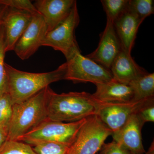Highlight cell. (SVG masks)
Instances as JSON below:
<instances>
[{
  "label": "cell",
  "mask_w": 154,
  "mask_h": 154,
  "mask_svg": "<svg viewBox=\"0 0 154 154\" xmlns=\"http://www.w3.org/2000/svg\"><path fill=\"white\" fill-rule=\"evenodd\" d=\"M8 78V93L13 105L19 104L37 94L49 85L64 80L66 63L56 69L44 73H31L20 71L5 63Z\"/></svg>",
  "instance_id": "2"
},
{
  "label": "cell",
  "mask_w": 154,
  "mask_h": 154,
  "mask_svg": "<svg viewBox=\"0 0 154 154\" xmlns=\"http://www.w3.org/2000/svg\"><path fill=\"white\" fill-rule=\"evenodd\" d=\"M110 70L114 81L128 85L147 73L135 62L131 54L122 50L113 61Z\"/></svg>",
  "instance_id": "15"
},
{
  "label": "cell",
  "mask_w": 154,
  "mask_h": 154,
  "mask_svg": "<svg viewBox=\"0 0 154 154\" xmlns=\"http://www.w3.org/2000/svg\"><path fill=\"white\" fill-rule=\"evenodd\" d=\"M9 125H0V147L6 141L8 138Z\"/></svg>",
  "instance_id": "27"
},
{
  "label": "cell",
  "mask_w": 154,
  "mask_h": 154,
  "mask_svg": "<svg viewBox=\"0 0 154 154\" xmlns=\"http://www.w3.org/2000/svg\"><path fill=\"white\" fill-rule=\"evenodd\" d=\"M143 125L136 113L133 114L118 131L113 133V140L131 154L145 153L142 138L141 130Z\"/></svg>",
  "instance_id": "13"
},
{
  "label": "cell",
  "mask_w": 154,
  "mask_h": 154,
  "mask_svg": "<svg viewBox=\"0 0 154 154\" xmlns=\"http://www.w3.org/2000/svg\"><path fill=\"white\" fill-rule=\"evenodd\" d=\"M133 92L132 102L154 98V74L147 73L130 84Z\"/></svg>",
  "instance_id": "17"
},
{
  "label": "cell",
  "mask_w": 154,
  "mask_h": 154,
  "mask_svg": "<svg viewBox=\"0 0 154 154\" xmlns=\"http://www.w3.org/2000/svg\"><path fill=\"white\" fill-rule=\"evenodd\" d=\"M33 14L9 8L3 19L6 52L14 51L15 45L30 24Z\"/></svg>",
  "instance_id": "11"
},
{
  "label": "cell",
  "mask_w": 154,
  "mask_h": 154,
  "mask_svg": "<svg viewBox=\"0 0 154 154\" xmlns=\"http://www.w3.org/2000/svg\"><path fill=\"white\" fill-rule=\"evenodd\" d=\"M0 154H36L30 145L16 140H6L0 147Z\"/></svg>",
  "instance_id": "20"
},
{
  "label": "cell",
  "mask_w": 154,
  "mask_h": 154,
  "mask_svg": "<svg viewBox=\"0 0 154 154\" xmlns=\"http://www.w3.org/2000/svg\"><path fill=\"white\" fill-rule=\"evenodd\" d=\"M0 4L12 8L25 11L30 14H39L33 4L29 0H0Z\"/></svg>",
  "instance_id": "24"
},
{
  "label": "cell",
  "mask_w": 154,
  "mask_h": 154,
  "mask_svg": "<svg viewBox=\"0 0 154 154\" xmlns=\"http://www.w3.org/2000/svg\"><path fill=\"white\" fill-rule=\"evenodd\" d=\"M79 22L76 1L66 19L54 29L48 32L42 46H48L60 51L67 58L75 50L79 48L75 34Z\"/></svg>",
  "instance_id": "7"
},
{
  "label": "cell",
  "mask_w": 154,
  "mask_h": 154,
  "mask_svg": "<svg viewBox=\"0 0 154 154\" xmlns=\"http://www.w3.org/2000/svg\"><path fill=\"white\" fill-rule=\"evenodd\" d=\"M47 32L42 16L33 15L28 28L15 45L14 51L16 54L22 60L28 59L42 46Z\"/></svg>",
  "instance_id": "8"
},
{
  "label": "cell",
  "mask_w": 154,
  "mask_h": 154,
  "mask_svg": "<svg viewBox=\"0 0 154 154\" xmlns=\"http://www.w3.org/2000/svg\"><path fill=\"white\" fill-rule=\"evenodd\" d=\"M76 2L75 0H37L33 5L44 19L48 32L66 19Z\"/></svg>",
  "instance_id": "12"
},
{
  "label": "cell",
  "mask_w": 154,
  "mask_h": 154,
  "mask_svg": "<svg viewBox=\"0 0 154 154\" xmlns=\"http://www.w3.org/2000/svg\"><path fill=\"white\" fill-rule=\"evenodd\" d=\"M154 99H148L136 113L138 118L143 125L154 122Z\"/></svg>",
  "instance_id": "25"
},
{
  "label": "cell",
  "mask_w": 154,
  "mask_h": 154,
  "mask_svg": "<svg viewBox=\"0 0 154 154\" xmlns=\"http://www.w3.org/2000/svg\"><path fill=\"white\" fill-rule=\"evenodd\" d=\"M148 99L129 103L102 102L96 116L113 133L120 129Z\"/></svg>",
  "instance_id": "9"
},
{
  "label": "cell",
  "mask_w": 154,
  "mask_h": 154,
  "mask_svg": "<svg viewBox=\"0 0 154 154\" xmlns=\"http://www.w3.org/2000/svg\"><path fill=\"white\" fill-rule=\"evenodd\" d=\"M31 146L36 154H66L69 146L54 142H41Z\"/></svg>",
  "instance_id": "21"
},
{
  "label": "cell",
  "mask_w": 154,
  "mask_h": 154,
  "mask_svg": "<svg viewBox=\"0 0 154 154\" xmlns=\"http://www.w3.org/2000/svg\"><path fill=\"white\" fill-rule=\"evenodd\" d=\"M101 2L107 20L114 23L128 8L129 0H102Z\"/></svg>",
  "instance_id": "18"
},
{
  "label": "cell",
  "mask_w": 154,
  "mask_h": 154,
  "mask_svg": "<svg viewBox=\"0 0 154 154\" xmlns=\"http://www.w3.org/2000/svg\"><path fill=\"white\" fill-rule=\"evenodd\" d=\"M143 21L128 7L113 23L122 50L127 53L131 54L138 30Z\"/></svg>",
  "instance_id": "14"
},
{
  "label": "cell",
  "mask_w": 154,
  "mask_h": 154,
  "mask_svg": "<svg viewBox=\"0 0 154 154\" xmlns=\"http://www.w3.org/2000/svg\"><path fill=\"white\" fill-rule=\"evenodd\" d=\"M8 8V6L0 4V26L2 25L3 19Z\"/></svg>",
  "instance_id": "28"
},
{
  "label": "cell",
  "mask_w": 154,
  "mask_h": 154,
  "mask_svg": "<svg viewBox=\"0 0 154 154\" xmlns=\"http://www.w3.org/2000/svg\"><path fill=\"white\" fill-rule=\"evenodd\" d=\"M13 104L8 93L0 96V125H9L13 112Z\"/></svg>",
  "instance_id": "23"
},
{
  "label": "cell",
  "mask_w": 154,
  "mask_h": 154,
  "mask_svg": "<svg viewBox=\"0 0 154 154\" xmlns=\"http://www.w3.org/2000/svg\"><path fill=\"white\" fill-rule=\"evenodd\" d=\"M87 118L66 123L47 119L17 140L30 146L41 142H54L70 146L75 139Z\"/></svg>",
  "instance_id": "4"
},
{
  "label": "cell",
  "mask_w": 154,
  "mask_h": 154,
  "mask_svg": "<svg viewBox=\"0 0 154 154\" xmlns=\"http://www.w3.org/2000/svg\"><path fill=\"white\" fill-rule=\"evenodd\" d=\"M145 154H154V141L152 142L147 152H146Z\"/></svg>",
  "instance_id": "29"
},
{
  "label": "cell",
  "mask_w": 154,
  "mask_h": 154,
  "mask_svg": "<svg viewBox=\"0 0 154 154\" xmlns=\"http://www.w3.org/2000/svg\"><path fill=\"white\" fill-rule=\"evenodd\" d=\"M66 59L64 80L75 84L91 82L95 85L113 80L110 70L83 56L79 48L75 50Z\"/></svg>",
  "instance_id": "5"
},
{
  "label": "cell",
  "mask_w": 154,
  "mask_h": 154,
  "mask_svg": "<svg viewBox=\"0 0 154 154\" xmlns=\"http://www.w3.org/2000/svg\"><path fill=\"white\" fill-rule=\"evenodd\" d=\"M113 132L96 115L87 118L66 154H96Z\"/></svg>",
  "instance_id": "6"
},
{
  "label": "cell",
  "mask_w": 154,
  "mask_h": 154,
  "mask_svg": "<svg viewBox=\"0 0 154 154\" xmlns=\"http://www.w3.org/2000/svg\"><path fill=\"white\" fill-rule=\"evenodd\" d=\"M6 53L5 32L2 25L0 26V96L8 93V78L5 62Z\"/></svg>",
  "instance_id": "22"
},
{
  "label": "cell",
  "mask_w": 154,
  "mask_h": 154,
  "mask_svg": "<svg viewBox=\"0 0 154 154\" xmlns=\"http://www.w3.org/2000/svg\"><path fill=\"white\" fill-rule=\"evenodd\" d=\"M100 150L99 154H131L114 141L110 143H104Z\"/></svg>",
  "instance_id": "26"
},
{
  "label": "cell",
  "mask_w": 154,
  "mask_h": 154,
  "mask_svg": "<svg viewBox=\"0 0 154 154\" xmlns=\"http://www.w3.org/2000/svg\"><path fill=\"white\" fill-rule=\"evenodd\" d=\"M121 50L113 23L107 20L105 30L100 35L98 47L87 57L110 70L113 61Z\"/></svg>",
  "instance_id": "10"
},
{
  "label": "cell",
  "mask_w": 154,
  "mask_h": 154,
  "mask_svg": "<svg viewBox=\"0 0 154 154\" xmlns=\"http://www.w3.org/2000/svg\"><path fill=\"white\" fill-rule=\"evenodd\" d=\"M102 103L87 92L58 94L47 88V119L51 121L75 122L96 115Z\"/></svg>",
  "instance_id": "1"
},
{
  "label": "cell",
  "mask_w": 154,
  "mask_h": 154,
  "mask_svg": "<svg viewBox=\"0 0 154 154\" xmlns=\"http://www.w3.org/2000/svg\"><path fill=\"white\" fill-rule=\"evenodd\" d=\"M47 87L24 102L13 105L7 140H17L47 119Z\"/></svg>",
  "instance_id": "3"
},
{
  "label": "cell",
  "mask_w": 154,
  "mask_h": 154,
  "mask_svg": "<svg viewBox=\"0 0 154 154\" xmlns=\"http://www.w3.org/2000/svg\"><path fill=\"white\" fill-rule=\"evenodd\" d=\"M96 91L92 94L100 102L106 103L132 102L133 92L128 85L121 84L113 79L108 82L96 84Z\"/></svg>",
  "instance_id": "16"
},
{
  "label": "cell",
  "mask_w": 154,
  "mask_h": 154,
  "mask_svg": "<svg viewBox=\"0 0 154 154\" xmlns=\"http://www.w3.org/2000/svg\"><path fill=\"white\" fill-rule=\"evenodd\" d=\"M153 0H129L128 8L143 20L154 14Z\"/></svg>",
  "instance_id": "19"
}]
</instances>
